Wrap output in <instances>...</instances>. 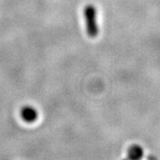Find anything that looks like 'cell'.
<instances>
[{
  "instance_id": "6da1fadb",
  "label": "cell",
  "mask_w": 160,
  "mask_h": 160,
  "mask_svg": "<svg viewBox=\"0 0 160 160\" xmlns=\"http://www.w3.org/2000/svg\"><path fill=\"white\" fill-rule=\"evenodd\" d=\"M96 9L92 5H87L84 8V17L86 21V32L90 38H96L98 35L97 20H96Z\"/></svg>"
},
{
  "instance_id": "7a4b0ae2",
  "label": "cell",
  "mask_w": 160,
  "mask_h": 160,
  "mask_svg": "<svg viewBox=\"0 0 160 160\" xmlns=\"http://www.w3.org/2000/svg\"><path fill=\"white\" fill-rule=\"evenodd\" d=\"M20 114H21L22 118L27 123H34L38 118V110L32 106H24L21 109Z\"/></svg>"
},
{
  "instance_id": "3957f363",
  "label": "cell",
  "mask_w": 160,
  "mask_h": 160,
  "mask_svg": "<svg viewBox=\"0 0 160 160\" xmlns=\"http://www.w3.org/2000/svg\"><path fill=\"white\" fill-rule=\"evenodd\" d=\"M144 155L143 149L137 144L132 145L127 151V158L129 160H142Z\"/></svg>"
}]
</instances>
